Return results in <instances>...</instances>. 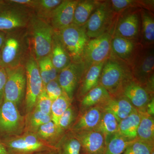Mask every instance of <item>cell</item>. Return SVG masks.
Here are the masks:
<instances>
[{"instance_id": "9a60e30c", "label": "cell", "mask_w": 154, "mask_h": 154, "mask_svg": "<svg viewBox=\"0 0 154 154\" xmlns=\"http://www.w3.org/2000/svg\"><path fill=\"white\" fill-rule=\"evenodd\" d=\"M78 1L63 0L53 11L48 22L54 31H60L73 24Z\"/></svg>"}, {"instance_id": "f546056e", "label": "cell", "mask_w": 154, "mask_h": 154, "mask_svg": "<svg viewBox=\"0 0 154 154\" xmlns=\"http://www.w3.org/2000/svg\"><path fill=\"white\" fill-rule=\"evenodd\" d=\"M37 61L44 87L51 81L57 79L58 72L54 66L50 55Z\"/></svg>"}, {"instance_id": "1f68e13d", "label": "cell", "mask_w": 154, "mask_h": 154, "mask_svg": "<svg viewBox=\"0 0 154 154\" xmlns=\"http://www.w3.org/2000/svg\"><path fill=\"white\" fill-rule=\"evenodd\" d=\"M133 141L127 139L117 133L106 141L104 154H122Z\"/></svg>"}, {"instance_id": "c3c4849f", "label": "cell", "mask_w": 154, "mask_h": 154, "mask_svg": "<svg viewBox=\"0 0 154 154\" xmlns=\"http://www.w3.org/2000/svg\"><path fill=\"white\" fill-rule=\"evenodd\" d=\"M151 154H154V151L153 152H152V153Z\"/></svg>"}, {"instance_id": "bcb514c9", "label": "cell", "mask_w": 154, "mask_h": 154, "mask_svg": "<svg viewBox=\"0 0 154 154\" xmlns=\"http://www.w3.org/2000/svg\"><path fill=\"white\" fill-rule=\"evenodd\" d=\"M1 51H0V64H1Z\"/></svg>"}, {"instance_id": "ba28073f", "label": "cell", "mask_w": 154, "mask_h": 154, "mask_svg": "<svg viewBox=\"0 0 154 154\" xmlns=\"http://www.w3.org/2000/svg\"><path fill=\"white\" fill-rule=\"evenodd\" d=\"M26 75V91L24 108L25 114L33 110L44 86L39 74L37 60L30 52L25 65Z\"/></svg>"}, {"instance_id": "277c9868", "label": "cell", "mask_w": 154, "mask_h": 154, "mask_svg": "<svg viewBox=\"0 0 154 154\" xmlns=\"http://www.w3.org/2000/svg\"><path fill=\"white\" fill-rule=\"evenodd\" d=\"M33 14L29 8L3 0L0 4V30L7 33L27 28Z\"/></svg>"}, {"instance_id": "ab89813d", "label": "cell", "mask_w": 154, "mask_h": 154, "mask_svg": "<svg viewBox=\"0 0 154 154\" xmlns=\"http://www.w3.org/2000/svg\"><path fill=\"white\" fill-rule=\"evenodd\" d=\"M44 88L48 96L52 102L57 99L63 93L57 79L51 81Z\"/></svg>"}, {"instance_id": "d6a6232c", "label": "cell", "mask_w": 154, "mask_h": 154, "mask_svg": "<svg viewBox=\"0 0 154 154\" xmlns=\"http://www.w3.org/2000/svg\"><path fill=\"white\" fill-rule=\"evenodd\" d=\"M62 1V0H36V5L33 10V12L37 17L48 22L52 12Z\"/></svg>"}, {"instance_id": "d4e9b609", "label": "cell", "mask_w": 154, "mask_h": 154, "mask_svg": "<svg viewBox=\"0 0 154 154\" xmlns=\"http://www.w3.org/2000/svg\"><path fill=\"white\" fill-rule=\"evenodd\" d=\"M140 119V113L136 109L128 117L119 122L118 133L128 140L137 139V130Z\"/></svg>"}, {"instance_id": "7a4b0ae2", "label": "cell", "mask_w": 154, "mask_h": 154, "mask_svg": "<svg viewBox=\"0 0 154 154\" xmlns=\"http://www.w3.org/2000/svg\"><path fill=\"white\" fill-rule=\"evenodd\" d=\"M27 30L30 50L36 60L49 56L54 32L50 24L46 20L37 17L34 13Z\"/></svg>"}, {"instance_id": "836d02e7", "label": "cell", "mask_w": 154, "mask_h": 154, "mask_svg": "<svg viewBox=\"0 0 154 154\" xmlns=\"http://www.w3.org/2000/svg\"><path fill=\"white\" fill-rule=\"evenodd\" d=\"M73 101L64 92L57 99L53 101L50 114L51 120L58 125L61 116L71 105Z\"/></svg>"}, {"instance_id": "7bdbcfd3", "label": "cell", "mask_w": 154, "mask_h": 154, "mask_svg": "<svg viewBox=\"0 0 154 154\" xmlns=\"http://www.w3.org/2000/svg\"><path fill=\"white\" fill-rule=\"evenodd\" d=\"M6 33L0 30V51L2 47L6 38Z\"/></svg>"}, {"instance_id": "b9f144b4", "label": "cell", "mask_w": 154, "mask_h": 154, "mask_svg": "<svg viewBox=\"0 0 154 154\" xmlns=\"http://www.w3.org/2000/svg\"><path fill=\"white\" fill-rule=\"evenodd\" d=\"M146 111L149 115L154 116V97L151 99L146 107Z\"/></svg>"}, {"instance_id": "8992f818", "label": "cell", "mask_w": 154, "mask_h": 154, "mask_svg": "<svg viewBox=\"0 0 154 154\" xmlns=\"http://www.w3.org/2000/svg\"><path fill=\"white\" fill-rule=\"evenodd\" d=\"M8 154H34L45 151L57 149L48 144L33 133L24 132L8 139L0 140Z\"/></svg>"}, {"instance_id": "e0dca14e", "label": "cell", "mask_w": 154, "mask_h": 154, "mask_svg": "<svg viewBox=\"0 0 154 154\" xmlns=\"http://www.w3.org/2000/svg\"><path fill=\"white\" fill-rule=\"evenodd\" d=\"M104 109L101 105L94 106L79 113L69 131L72 132L96 130L102 119Z\"/></svg>"}, {"instance_id": "f1b7e54d", "label": "cell", "mask_w": 154, "mask_h": 154, "mask_svg": "<svg viewBox=\"0 0 154 154\" xmlns=\"http://www.w3.org/2000/svg\"><path fill=\"white\" fill-rule=\"evenodd\" d=\"M119 124V122L114 115L104 110L101 121L96 131L101 132L104 136L106 141L118 132Z\"/></svg>"}, {"instance_id": "5b68a950", "label": "cell", "mask_w": 154, "mask_h": 154, "mask_svg": "<svg viewBox=\"0 0 154 154\" xmlns=\"http://www.w3.org/2000/svg\"><path fill=\"white\" fill-rule=\"evenodd\" d=\"M25 117L14 102L3 100L0 105V140L20 135L25 132Z\"/></svg>"}, {"instance_id": "8fae6325", "label": "cell", "mask_w": 154, "mask_h": 154, "mask_svg": "<svg viewBox=\"0 0 154 154\" xmlns=\"http://www.w3.org/2000/svg\"><path fill=\"white\" fill-rule=\"evenodd\" d=\"M5 69L7 80L4 100L14 102L19 107L24 104L25 98L26 75L25 67L24 66Z\"/></svg>"}, {"instance_id": "d590c367", "label": "cell", "mask_w": 154, "mask_h": 154, "mask_svg": "<svg viewBox=\"0 0 154 154\" xmlns=\"http://www.w3.org/2000/svg\"><path fill=\"white\" fill-rule=\"evenodd\" d=\"M79 114V109L72 102L61 116L58 125L64 131H69L76 120Z\"/></svg>"}, {"instance_id": "60d3db41", "label": "cell", "mask_w": 154, "mask_h": 154, "mask_svg": "<svg viewBox=\"0 0 154 154\" xmlns=\"http://www.w3.org/2000/svg\"><path fill=\"white\" fill-rule=\"evenodd\" d=\"M7 80L6 69L0 66V105L4 100V90Z\"/></svg>"}, {"instance_id": "d6986e66", "label": "cell", "mask_w": 154, "mask_h": 154, "mask_svg": "<svg viewBox=\"0 0 154 154\" xmlns=\"http://www.w3.org/2000/svg\"><path fill=\"white\" fill-rule=\"evenodd\" d=\"M105 62L93 65L85 71L77 90V98L79 100L100 85L101 72Z\"/></svg>"}, {"instance_id": "ee69618b", "label": "cell", "mask_w": 154, "mask_h": 154, "mask_svg": "<svg viewBox=\"0 0 154 154\" xmlns=\"http://www.w3.org/2000/svg\"><path fill=\"white\" fill-rule=\"evenodd\" d=\"M34 154H59V153L57 149L52 150L40 152Z\"/></svg>"}, {"instance_id": "ffe728a7", "label": "cell", "mask_w": 154, "mask_h": 154, "mask_svg": "<svg viewBox=\"0 0 154 154\" xmlns=\"http://www.w3.org/2000/svg\"><path fill=\"white\" fill-rule=\"evenodd\" d=\"M111 51L113 55L125 62H132L135 57L136 45L133 40L112 36Z\"/></svg>"}, {"instance_id": "44dd1931", "label": "cell", "mask_w": 154, "mask_h": 154, "mask_svg": "<svg viewBox=\"0 0 154 154\" xmlns=\"http://www.w3.org/2000/svg\"><path fill=\"white\" fill-rule=\"evenodd\" d=\"M102 106L104 110L114 115L119 122L128 117L136 109L128 99L121 96H111Z\"/></svg>"}, {"instance_id": "7c38bea8", "label": "cell", "mask_w": 154, "mask_h": 154, "mask_svg": "<svg viewBox=\"0 0 154 154\" xmlns=\"http://www.w3.org/2000/svg\"><path fill=\"white\" fill-rule=\"evenodd\" d=\"M85 71V66L82 61L72 62L58 75L57 80L63 91L72 101L77 88Z\"/></svg>"}, {"instance_id": "9c48e42d", "label": "cell", "mask_w": 154, "mask_h": 154, "mask_svg": "<svg viewBox=\"0 0 154 154\" xmlns=\"http://www.w3.org/2000/svg\"><path fill=\"white\" fill-rule=\"evenodd\" d=\"M114 14L109 2H100L85 25L88 37L95 38L110 33Z\"/></svg>"}, {"instance_id": "e575fe53", "label": "cell", "mask_w": 154, "mask_h": 154, "mask_svg": "<svg viewBox=\"0 0 154 154\" xmlns=\"http://www.w3.org/2000/svg\"><path fill=\"white\" fill-rule=\"evenodd\" d=\"M144 41L148 45L153 43L154 41V19L148 11H142L140 12Z\"/></svg>"}, {"instance_id": "74e56055", "label": "cell", "mask_w": 154, "mask_h": 154, "mask_svg": "<svg viewBox=\"0 0 154 154\" xmlns=\"http://www.w3.org/2000/svg\"><path fill=\"white\" fill-rule=\"evenodd\" d=\"M52 103V101L48 96L43 88L41 94L37 98L34 108L44 114L50 115Z\"/></svg>"}, {"instance_id": "6da1fadb", "label": "cell", "mask_w": 154, "mask_h": 154, "mask_svg": "<svg viewBox=\"0 0 154 154\" xmlns=\"http://www.w3.org/2000/svg\"><path fill=\"white\" fill-rule=\"evenodd\" d=\"M0 66L5 68L24 66L31 52L27 28L6 33L1 51Z\"/></svg>"}, {"instance_id": "7dc6e473", "label": "cell", "mask_w": 154, "mask_h": 154, "mask_svg": "<svg viewBox=\"0 0 154 154\" xmlns=\"http://www.w3.org/2000/svg\"><path fill=\"white\" fill-rule=\"evenodd\" d=\"M3 0H0V4H1V3L2 2Z\"/></svg>"}, {"instance_id": "ac0fdd59", "label": "cell", "mask_w": 154, "mask_h": 154, "mask_svg": "<svg viewBox=\"0 0 154 154\" xmlns=\"http://www.w3.org/2000/svg\"><path fill=\"white\" fill-rule=\"evenodd\" d=\"M140 19L137 12L127 13L119 18L112 36H118L128 39L135 38L139 33Z\"/></svg>"}, {"instance_id": "30bf717a", "label": "cell", "mask_w": 154, "mask_h": 154, "mask_svg": "<svg viewBox=\"0 0 154 154\" xmlns=\"http://www.w3.org/2000/svg\"><path fill=\"white\" fill-rule=\"evenodd\" d=\"M112 34L107 33L96 38H90L83 53L82 61L85 71L93 65L105 62L111 55Z\"/></svg>"}, {"instance_id": "603a6c76", "label": "cell", "mask_w": 154, "mask_h": 154, "mask_svg": "<svg viewBox=\"0 0 154 154\" xmlns=\"http://www.w3.org/2000/svg\"><path fill=\"white\" fill-rule=\"evenodd\" d=\"M109 92L101 85L93 88L80 100L79 113L94 106L104 105L111 98Z\"/></svg>"}, {"instance_id": "5bb4252c", "label": "cell", "mask_w": 154, "mask_h": 154, "mask_svg": "<svg viewBox=\"0 0 154 154\" xmlns=\"http://www.w3.org/2000/svg\"><path fill=\"white\" fill-rule=\"evenodd\" d=\"M127 98L139 111H146V107L152 95L145 87L134 79L130 80L123 86L117 96Z\"/></svg>"}, {"instance_id": "4fadbf2b", "label": "cell", "mask_w": 154, "mask_h": 154, "mask_svg": "<svg viewBox=\"0 0 154 154\" xmlns=\"http://www.w3.org/2000/svg\"><path fill=\"white\" fill-rule=\"evenodd\" d=\"M131 64L134 79L145 87L150 81L154 79L153 49L148 48L138 54Z\"/></svg>"}, {"instance_id": "cb8c5ba5", "label": "cell", "mask_w": 154, "mask_h": 154, "mask_svg": "<svg viewBox=\"0 0 154 154\" xmlns=\"http://www.w3.org/2000/svg\"><path fill=\"white\" fill-rule=\"evenodd\" d=\"M66 132L51 120L41 125L35 134L48 144L57 149V146Z\"/></svg>"}, {"instance_id": "83f0119b", "label": "cell", "mask_w": 154, "mask_h": 154, "mask_svg": "<svg viewBox=\"0 0 154 154\" xmlns=\"http://www.w3.org/2000/svg\"><path fill=\"white\" fill-rule=\"evenodd\" d=\"M24 115L25 132L35 134L41 125L51 120L50 115L42 113L35 108Z\"/></svg>"}, {"instance_id": "2e32d148", "label": "cell", "mask_w": 154, "mask_h": 154, "mask_svg": "<svg viewBox=\"0 0 154 154\" xmlns=\"http://www.w3.org/2000/svg\"><path fill=\"white\" fill-rule=\"evenodd\" d=\"M71 132L79 142L82 149L86 154L105 153L106 140L101 132L96 130Z\"/></svg>"}, {"instance_id": "8d00e7d4", "label": "cell", "mask_w": 154, "mask_h": 154, "mask_svg": "<svg viewBox=\"0 0 154 154\" xmlns=\"http://www.w3.org/2000/svg\"><path fill=\"white\" fill-rule=\"evenodd\" d=\"M154 144L136 139L130 144L122 154H151Z\"/></svg>"}, {"instance_id": "f35d334b", "label": "cell", "mask_w": 154, "mask_h": 154, "mask_svg": "<svg viewBox=\"0 0 154 154\" xmlns=\"http://www.w3.org/2000/svg\"><path fill=\"white\" fill-rule=\"evenodd\" d=\"M113 12L120 13L129 8L136 7L138 2L133 0H112L109 2Z\"/></svg>"}, {"instance_id": "f6af8a7d", "label": "cell", "mask_w": 154, "mask_h": 154, "mask_svg": "<svg viewBox=\"0 0 154 154\" xmlns=\"http://www.w3.org/2000/svg\"><path fill=\"white\" fill-rule=\"evenodd\" d=\"M0 154H8L5 146L0 142Z\"/></svg>"}, {"instance_id": "4dcf8cb0", "label": "cell", "mask_w": 154, "mask_h": 154, "mask_svg": "<svg viewBox=\"0 0 154 154\" xmlns=\"http://www.w3.org/2000/svg\"><path fill=\"white\" fill-rule=\"evenodd\" d=\"M57 148L59 154H80L82 148L79 140L71 131H67Z\"/></svg>"}, {"instance_id": "4316f807", "label": "cell", "mask_w": 154, "mask_h": 154, "mask_svg": "<svg viewBox=\"0 0 154 154\" xmlns=\"http://www.w3.org/2000/svg\"><path fill=\"white\" fill-rule=\"evenodd\" d=\"M140 122L137 130V139L154 143V119L146 111H139Z\"/></svg>"}, {"instance_id": "3957f363", "label": "cell", "mask_w": 154, "mask_h": 154, "mask_svg": "<svg viewBox=\"0 0 154 154\" xmlns=\"http://www.w3.org/2000/svg\"><path fill=\"white\" fill-rule=\"evenodd\" d=\"M131 70L123 61L112 55L105 60L100 77V85L111 96H117L123 86L132 79Z\"/></svg>"}, {"instance_id": "7402d4cb", "label": "cell", "mask_w": 154, "mask_h": 154, "mask_svg": "<svg viewBox=\"0 0 154 154\" xmlns=\"http://www.w3.org/2000/svg\"><path fill=\"white\" fill-rule=\"evenodd\" d=\"M50 57L58 72L65 68L72 62L68 53L56 31H54Z\"/></svg>"}, {"instance_id": "52a82bcc", "label": "cell", "mask_w": 154, "mask_h": 154, "mask_svg": "<svg viewBox=\"0 0 154 154\" xmlns=\"http://www.w3.org/2000/svg\"><path fill=\"white\" fill-rule=\"evenodd\" d=\"M56 32L72 62L82 61L84 49L90 39L86 33L85 25L79 26L72 24Z\"/></svg>"}, {"instance_id": "484cf974", "label": "cell", "mask_w": 154, "mask_h": 154, "mask_svg": "<svg viewBox=\"0 0 154 154\" xmlns=\"http://www.w3.org/2000/svg\"><path fill=\"white\" fill-rule=\"evenodd\" d=\"M101 2L94 0L79 1L75 9L73 24L84 26Z\"/></svg>"}]
</instances>
